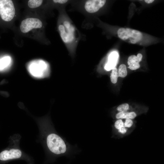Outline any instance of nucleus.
<instances>
[{
	"mask_svg": "<svg viewBox=\"0 0 164 164\" xmlns=\"http://www.w3.org/2000/svg\"><path fill=\"white\" fill-rule=\"evenodd\" d=\"M145 2L147 4H150L152 3L154 1V0H144Z\"/></svg>",
	"mask_w": 164,
	"mask_h": 164,
	"instance_id": "obj_20",
	"label": "nucleus"
},
{
	"mask_svg": "<svg viewBox=\"0 0 164 164\" xmlns=\"http://www.w3.org/2000/svg\"><path fill=\"white\" fill-rule=\"evenodd\" d=\"M127 63L129 66L132 64L138 63L137 61V56L135 55H132L129 56L128 59Z\"/></svg>",
	"mask_w": 164,
	"mask_h": 164,
	"instance_id": "obj_16",
	"label": "nucleus"
},
{
	"mask_svg": "<svg viewBox=\"0 0 164 164\" xmlns=\"http://www.w3.org/2000/svg\"><path fill=\"white\" fill-rule=\"evenodd\" d=\"M136 114L134 112H119L116 115L117 119H132L136 116Z\"/></svg>",
	"mask_w": 164,
	"mask_h": 164,
	"instance_id": "obj_10",
	"label": "nucleus"
},
{
	"mask_svg": "<svg viewBox=\"0 0 164 164\" xmlns=\"http://www.w3.org/2000/svg\"><path fill=\"white\" fill-rule=\"evenodd\" d=\"M47 146L52 153L60 155L64 153L67 150V146L63 140L58 135L54 133L49 135L46 139Z\"/></svg>",
	"mask_w": 164,
	"mask_h": 164,
	"instance_id": "obj_3",
	"label": "nucleus"
},
{
	"mask_svg": "<svg viewBox=\"0 0 164 164\" xmlns=\"http://www.w3.org/2000/svg\"><path fill=\"white\" fill-rule=\"evenodd\" d=\"M43 2L41 0H29L28 2V6L31 8H35L40 6Z\"/></svg>",
	"mask_w": 164,
	"mask_h": 164,
	"instance_id": "obj_14",
	"label": "nucleus"
},
{
	"mask_svg": "<svg viewBox=\"0 0 164 164\" xmlns=\"http://www.w3.org/2000/svg\"><path fill=\"white\" fill-rule=\"evenodd\" d=\"M140 67V65L138 63L132 64L129 65V68L132 70H136Z\"/></svg>",
	"mask_w": 164,
	"mask_h": 164,
	"instance_id": "obj_17",
	"label": "nucleus"
},
{
	"mask_svg": "<svg viewBox=\"0 0 164 164\" xmlns=\"http://www.w3.org/2000/svg\"><path fill=\"white\" fill-rule=\"evenodd\" d=\"M22 154L21 151L18 149H12L9 150H5L0 153V160L5 161L19 159L21 157Z\"/></svg>",
	"mask_w": 164,
	"mask_h": 164,
	"instance_id": "obj_8",
	"label": "nucleus"
},
{
	"mask_svg": "<svg viewBox=\"0 0 164 164\" xmlns=\"http://www.w3.org/2000/svg\"><path fill=\"white\" fill-rule=\"evenodd\" d=\"M43 26L42 22L36 18H28L22 20L20 25L21 31L26 33L34 28H41Z\"/></svg>",
	"mask_w": 164,
	"mask_h": 164,
	"instance_id": "obj_6",
	"label": "nucleus"
},
{
	"mask_svg": "<svg viewBox=\"0 0 164 164\" xmlns=\"http://www.w3.org/2000/svg\"><path fill=\"white\" fill-rule=\"evenodd\" d=\"M28 70L31 75L36 78H45L50 75V69L48 64L42 60L32 62L29 64Z\"/></svg>",
	"mask_w": 164,
	"mask_h": 164,
	"instance_id": "obj_2",
	"label": "nucleus"
},
{
	"mask_svg": "<svg viewBox=\"0 0 164 164\" xmlns=\"http://www.w3.org/2000/svg\"><path fill=\"white\" fill-rule=\"evenodd\" d=\"M118 73L119 77H125L127 74L126 66L124 64H121L120 65L118 70Z\"/></svg>",
	"mask_w": 164,
	"mask_h": 164,
	"instance_id": "obj_12",
	"label": "nucleus"
},
{
	"mask_svg": "<svg viewBox=\"0 0 164 164\" xmlns=\"http://www.w3.org/2000/svg\"><path fill=\"white\" fill-rule=\"evenodd\" d=\"M53 2L55 3L63 4L67 3L69 1L67 0H54Z\"/></svg>",
	"mask_w": 164,
	"mask_h": 164,
	"instance_id": "obj_18",
	"label": "nucleus"
},
{
	"mask_svg": "<svg viewBox=\"0 0 164 164\" xmlns=\"http://www.w3.org/2000/svg\"><path fill=\"white\" fill-rule=\"evenodd\" d=\"M112 70V72L111 73L110 79L111 82L114 84L117 83L118 78L119 77L118 73V70L115 67Z\"/></svg>",
	"mask_w": 164,
	"mask_h": 164,
	"instance_id": "obj_13",
	"label": "nucleus"
},
{
	"mask_svg": "<svg viewBox=\"0 0 164 164\" xmlns=\"http://www.w3.org/2000/svg\"><path fill=\"white\" fill-rule=\"evenodd\" d=\"M65 11L62 15L61 22L58 26L60 37L72 56H74L80 39L79 32Z\"/></svg>",
	"mask_w": 164,
	"mask_h": 164,
	"instance_id": "obj_1",
	"label": "nucleus"
},
{
	"mask_svg": "<svg viewBox=\"0 0 164 164\" xmlns=\"http://www.w3.org/2000/svg\"><path fill=\"white\" fill-rule=\"evenodd\" d=\"M129 104L127 103H124L120 105L117 108V110L120 112L127 111L129 109Z\"/></svg>",
	"mask_w": 164,
	"mask_h": 164,
	"instance_id": "obj_15",
	"label": "nucleus"
},
{
	"mask_svg": "<svg viewBox=\"0 0 164 164\" xmlns=\"http://www.w3.org/2000/svg\"><path fill=\"white\" fill-rule=\"evenodd\" d=\"M118 37L132 44H135L142 38V35L139 31L129 28H121L117 31Z\"/></svg>",
	"mask_w": 164,
	"mask_h": 164,
	"instance_id": "obj_4",
	"label": "nucleus"
},
{
	"mask_svg": "<svg viewBox=\"0 0 164 164\" xmlns=\"http://www.w3.org/2000/svg\"><path fill=\"white\" fill-rule=\"evenodd\" d=\"M15 10L13 3L11 0H0V15L5 21H10L13 18Z\"/></svg>",
	"mask_w": 164,
	"mask_h": 164,
	"instance_id": "obj_5",
	"label": "nucleus"
},
{
	"mask_svg": "<svg viewBox=\"0 0 164 164\" xmlns=\"http://www.w3.org/2000/svg\"><path fill=\"white\" fill-rule=\"evenodd\" d=\"M11 62V58L9 56H5L0 59V70H4L8 67Z\"/></svg>",
	"mask_w": 164,
	"mask_h": 164,
	"instance_id": "obj_11",
	"label": "nucleus"
},
{
	"mask_svg": "<svg viewBox=\"0 0 164 164\" xmlns=\"http://www.w3.org/2000/svg\"><path fill=\"white\" fill-rule=\"evenodd\" d=\"M118 55L116 52H113L109 56L108 61L106 64L104 69L106 70L109 71L115 67L117 62Z\"/></svg>",
	"mask_w": 164,
	"mask_h": 164,
	"instance_id": "obj_9",
	"label": "nucleus"
},
{
	"mask_svg": "<svg viewBox=\"0 0 164 164\" xmlns=\"http://www.w3.org/2000/svg\"><path fill=\"white\" fill-rule=\"evenodd\" d=\"M136 56L138 62V63H139L142 60V55L141 53H139L137 54Z\"/></svg>",
	"mask_w": 164,
	"mask_h": 164,
	"instance_id": "obj_19",
	"label": "nucleus"
},
{
	"mask_svg": "<svg viewBox=\"0 0 164 164\" xmlns=\"http://www.w3.org/2000/svg\"><path fill=\"white\" fill-rule=\"evenodd\" d=\"M106 2L105 0H89L84 2L83 8L88 13H94L103 7Z\"/></svg>",
	"mask_w": 164,
	"mask_h": 164,
	"instance_id": "obj_7",
	"label": "nucleus"
}]
</instances>
